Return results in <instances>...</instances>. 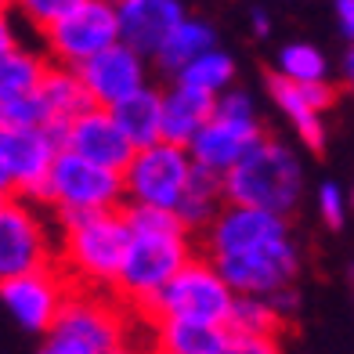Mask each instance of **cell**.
<instances>
[{
  "label": "cell",
  "instance_id": "2",
  "mask_svg": "<svg viewBox=\"0 0 354 354\" xmlns=\"http://www.w3.org/2000/svg\"><path fill=\"white\" fill-rule=\"evenodd\" d=\"M127 221H131V246L112 293L127 308L152 315V304L163 293V286L192 261L188 224L174 210L145 203H127Z\"/></svg>",
  "mask_w": 354,
  "mask_h": 354
},
{
  "label": "cell",
  "instance_id": "30",
  "mask_svg": "<svg viewBox=\"0 0 354 354\" xmlns=\"http://www.w3.org/2000/svg\"><path fill=\"white\" fill-rule=\"evenodd\" d=\"M318 214L329 228H340L344 217H347V192L336 185V181H326L318 188Z\"/></svg>",
  "mask_w": 354,
  "mask_h": 354
},
{
  "label": "cell",
  "instance_id": "11",
  "mask_svg": "<svg viewBox=\"0 0 354 354\" xmlns=\"http://www.w3.org/2000/svg\"><path fill=\"white\" fill-rule=\"evenodd\" d=\"M0 149H4L11 192L26 199H44L47 177H51V167L62 152V127H8V131H0Z\"/></svg>",
  "mask_w": 354,
  "mask_h": 354
},
{
  "label": "cell",
  "instance_id": "22",
  "mask_svg": "<svg viewBox=\"0 0 354 354\" xmlns=\"http://www.w3.org/2000/svg\"><path fill=\"white\" fill-rule=\"evenodd\" d=\"M210 47H217V37H214V26L203 22V19H185L174 26V33L163 40V47L156 51V66L177 76L192 58H199L203 51H210Z\"/></svg>",
  "mask_w": 354,
  "mask_h": 354
},
{
  "label": "cell",
  "instance_id": "35",
  "mask_svg": "<svg viewBox=\"0 0 354 354\" xmlns=\"http://www.w3.org/2000/svg\"><path fill=\"white\" fill-rule=\"evenodd\" d=\"M11 47H15V26L8 19V11H0V55L11 51Z\"/></svg>",
  "mask_w": 354,
  "mask_h": 354
},
{
  "label": "cell",
  "instance_id": "10",
  "mask_svg": "<svg viewBox=\"0 0 354 354\" xmlns=\"http://www.w3.org/2000/svg\"><path fill=\"white\" fill-rule=\"evenodd\" d=\"M69 297H73V279L55 264L0 282V304L26 333H51Z\"/></svg>",
  "mask_w": 354,
  "mask_h": 354
},
{
  "label": "cell",
  "instance_id": "20",
  "mask_svg": "<svg viewBox=\"0 0 354 354\" xmlns=\"http://www.w3.org/2000/svg\"><path fill=\"white\" fill-rule=\"evenodd\" d=\"M37 98L44 105V116L51 127H66L73 116H80L84 109H91V94H87V84L84 76H80V69L73 66H62V62H55V66H47L40 87H37Z\"/></svg>",
  "mask_w": 354,
  "mask_h": 354
},
{
  "label": "cell",
  "instance_id": "23",
  "mask_svg": "<svg viewBox=\"0 0 354 354\" xmlns=\"http://www.w3.org/2000/svg\"><path fill=\"white\" fill-rule=\"evenodd\" d=\"M224 203H228L224 199V174L196 163L188 192H185L181 206H177V217H181L188 228H203V224H210L224 210Z\"/></svg>",
  "mask_w": 354,
  "mask_h": 354
},
{
  "label": "cell",
  "instance_id": "37",
  "mask_svg": "<svg viewBox=\"0 0 354 354\" xmlns=\"http://www.w3.org/2000/svg\"><path fill=\"white\" fill-rule=\"evenodd\" d=\"M98 354H145V351L134 347V344H116V347H105V351H98Z\"/></svg>",
  "mask_w": 354,
  "mask_h": 354
},
{
  "label": "cell",
  "instance_id": "36",
  "mask_svg": "<svg viewBox=\"0 0 354 354\" xmlns=\"http://www.w3.org/2000/svg\"><path fill=\"white\" fill-rule=\"evenodd\" d=\"M344 80L354 87V40H351V47H347V55H344Z\"/></svg>",
  "mask_w": 354,
  "mask_h": 354
},
{
  "label": "cell",
  "instance_id": "18",
  "mask_svg": "<svg viewBox=\"0 0 354 354\" xmlns=\"http://www.w3.org/2000/svg\"><path fill=\"white\" fill-rule=\"evenodd\" d=\"M214 109H217V94H206L174 80V87L163 91V138L188 145L206 127V120L214 116Z\"/></svg>",
  "mask_w": 354,
  "mask_h": 354
},
{
  "label": "cell",
  "instance_id": "12",
  "mask_svg": "<svg viewBox=\"0 0 354 354\" xmlns=\"http://www.w3.org/2000/svg\"><path fill=\"white\" fill-rule=\"evenodd\" d=\"M55 264V246L47 224L33 210V203L11 199L0 210V282Z\"/></svg>",
  "mask_w": 354,
  "mask_h": 354
},
{
  "label": "cell",
  "instance_id": "40",
  "mask_svg": "<svg viewBox=\"0 0 354 354\" xmlns=\"http://www.w3.org/2000/svg\"><path fill=\"white\" fill-rule=\"evenodd\" d=\"M11 4H15V0H0V11H8Z\"/></svg>",
  "mask_w": 354,
  "mask_h": 354
},
{
  "label": "cell",
  "instance_id": "26",
  "mask_svg": "<svg viewBox=\"0 0 354 354\" xmlns=\"http://www.w3.org/2000/svg\"><path fill=\"white\" fill-rule=\"evenodd\" d=\"M174 80H181V84L196 87V91H206V94H224L235 84V58L228 51H221V47H210L199 58H192Z\"/></svg>",
  "mask_w": 354,
  "mask_h": 354
},
{
  "label": "cell",
  "instance_id": "41",
  "mask_svg": "<svg viewBox=\"0 0 354 354\" xmlns=\"http://www.w3.org/2000/svg\"><path fill=\"white\" fill-rule=\"evenodd\" d=\"M351 199H354V185H351Z\"/></svg>",
  "mask_w": 354,
  "mask_h": 354
},
{
  "label": "cell",
  "instance_id": "13",
  "mask_svg": "<svg viewBox=\"0 0 354 354\" xmlns=\"http://www.w3.org/2000/svg\"><path fill=\"white\" fill-rule=\"evenodd\" d=\"M80 76L87 84V94L94 105H120L123 98H131L134 91H141L149 84V66H145V55L138 47L116 40L112 47L98 51L94 58H87L84 66H76Z\"/></svg>",
  "mask_w": 354,
  "mask_h": 354
},
{
  "label": "cell",
  "instance_id": "9",
  "mask_svg": "<svg viewBox=\"0 0 354 354\" xmlns=\"http://www.w3.org/2000/svg\"><path fill=\"white\" fill-rule=\"evenodd\" d=\"M120 40V15L116 0H84L69 15H62L55 26L44 29V44L62 66H84L87 58L112 47Z\"/></svg>",
  "mask_w": 354,
  "mask_h": 354
},
{
  "label": "cell",
  "instance_id": "6",
  "mask_svg": "<svg viewBox=\"0 0 354 354\" xmlns=\"http://www.w3.org/2000/svg\"><path fill=\"white\" fill-rule=\"evenodd\" d=\"M264 138L257 123V105L246 91H224L217 94V109L206 120V127L188 141V152L199 167H210L217 174H228L257 141Z\"/></svg>",
  "mask_w": 354,
  "mask_h": 354
},
{
  "label": "cell",
  "instance_id": "34",
  "mask_svg": "<svg viewBox=\"0 0 354 354\" xmlns=\"http://www.w3.org/2000/svg\"><path fill=\"white\" fill-rule=\"evenodd\" d=\"M250 29H253V37H268L271 19H268L264 8H253V11H250Z\"/></svg>",
  "mask_w": 354,
  "mask_h": 354
},
{
  "label": "cell",
  "instance_id": "3",
  "mask_svg": "<svg viewBox=\"0 0 354 354\" xmlns=\"http://www.w3.org/2000/svg\"><path fill=\"white\" fill-rule=\"evenodd\" d=\"M62 243L58 261L73 286L84 289H116L120 271L131 246V221L127 210H94L58 217Z\"/></svg>",
  "mask_w": 354,
  "mask_h": 354
},
{
  "label": "cell",
  "instance_id": "17",
  "mask_svg": "<svg viewBox=\"0 0 354 354\" xmlns=\"http://www.w3.org/2000/svg\"><path fill=\"white\" fill-rule=\"evenodd\" d=\"M120 40L138 47L145 58H156L174 26L185 19L181 0H116Z\"/></svg>",
  "mask_w": 354,
  "mask_h": 354
},
{
  "label": "cell",
  "instance_id": "29",
  "mask_svg": "<svg viewBox=\"0 0 354 354\" xmlns=\"http://www.w3.org/2000/svg\"><path fill=\"white\" fill-rule=\"evenodd\" d=\"M84 0H15V8H19V15L29 22V26H37L40 33L47 26H55L62 15H69L73 8H80Z\"/></svg>",
  "mask_w": 354,
  "mask_h": 354
},
{
  "label": "cell",
  "instance_id": "28",
  "mask_svg": "<svg viewBox=\"0 0 354 354\" xmlns=\"http://www.w3.org/2000/svg\"><path fill=\"white\" fill-rule=\"evenodd\" d=\"M47 123L44 105L37 94H19V98H0V131L8 127H37Z\"/></svg>",
  "mask_w": 354,
  "mask_h": 354
},
{
  "label": "cell",
  "instance_id": "15",
  "mask_svg": "<svg viewBox=\"0 0 354 354\" xmlns=\"http://www.w3.org/2000/svg\"><path fill=\"white\" fill-rule=\"evenodd\" d=\"M51 333L73 336V340L87 344L91 351H105V347L127 344L123 311L109 297H98L94 289H84V286L73 289V297H69L66 308H62Z\"/></svg>",
  "mask_w": 354,
  "mask_h": 354
},
{
  "label": "cell",
  "instance_id": "27",
  "mask_svg": "<svg viewBox=\"0 0 354 354\" xmlns=\"http://www.w3.org/2000/svg\"><path fill=\"white\" fill-rule=\"evenodd\" d=\"M275 73L297 84H322L329 80V58L315 44H286L275 58Z\"/></svg>",
  "mask_w": 354,
  "mask_h": 354
},
{
  "label": "cell",
  "instance_id": "42",
  "mask_svg": "<svg viewBox=\"0 0 354 354\" xmlns=\"http://www.w3.org/2000/svg\"><path fill=\"white\" fill-rule=\"evenodd\" d=\"M156 354H159V351H156Z\"/></svg>",
  "mask_w": 354,
  "mask_h": 354
},
{
  "label": "cell",
  "instance_id": "25",
  "mask_svg": "<svg viewBox=\"0 0 354 354\" xmlns=\"http://www.w3.org/2000/svg\"><path fill=\"white\" fill-rule=\"evenodd\" d=\"M286 315L275 308L271 297H253V293H239L232 304L228 326L232 333H246V336H279Z\"/></svg>",
  "mask_w": 354,
  "mask_h": 354
},
{
  "label": "cell",
  "instance_id": "4",
  "mask_svg": "<svg viewBox=\"0 0 354 354\" xmlns=\"http://www.w3.org/2000/svg\"><path fill=\"white\" fill-rule=\"evenodd\" d=\"M304 167L286 141L261 138L239 163L224 174V199L289 214L300 203Z\"/></svg>",
  "mask_w": 354,
  "mask_h": 354
},
{
  "label": "cell",
  "instance_id": "33",
  "mask_svg": "<svg viewBox=\"0 0 354 354\" xmlns=\"http://www.w3.org/2000/svg\"><path fill=\"white\" fill-rule=\"evenodd\" d=\"M333 15H336V26L347 40H354V0H333Z\"/></svg>",
  "mask_w": 354,
  "mask_h": 354
},
{
  "label": "cell",
  "instance_id": "32",
  "mask_svg": "<svg viewBox=\"0 0 354 354\" xmlns=\"http://www.w3.org/2000/svg\"><path fill=\"white\" fill-rule=\"evenodd\" d=\"M37 354H98V351H91L87 344H80L73 340V336H62V333H51V340H47Z\"/></svg>",
  "mask_w": 354,
  "mask_h": 354
},
{
  "label": "cell",
  "instance_id": "39",
  "mask_svg": "<svg viewBox=\"0 0 354 354\" xmlns=\"http://www.w3.org/2000/svg\"><path fill=\"white\" fill-rule=\"evenodd\" d=\"M8 203H11V188H4V185H0V210H4Z\"/></svg>",
  "mask_w": 354,
  "mask_h": 354
},
{
  "label": "cell",
  "instance_id": "31",
  "mask_svg": "<svg viewBox=\"0 0 354 354\" xmlns=\"http://www.w3.org/2000/svg\"><path fill=\"white\" fill-rule=\"evenodd\" d=\"M232 333V329H228ZM224 354H279L275 336H246V333H232Z\"/></svg>",
  "mask_w": 354,
  "mask_h": 354
},
{
  "label": "cell",
  "instance_id": "1",
  "mask_svg": "<svg viewBox=\"0 0 354 354\" xmlns=\"http://www.w3.org/2000/svg\"><path fill=\"white\" fill-rule=\"evenodd\" d=\"M206 250L235 293L271 297L293 286L300 253L289 239L286 214L261 206L224 203V210L206 224Z\"/></svg>",
  "mask_w": 354,
  "mask_h": 354
},
{
  "label": "cell",
  "instance_id": "7",
  "mask_svg": "<svg viewBox=\"0 0 354 354\" xmlns=\"http://www.w3.org/2000/svg\"><path fill=\"white\" fill-rule=\"evenodd\" d=\"M196 159H192L188 145H177L159 138L152 145L134 152V159L123 170V185H127V203H145V206H163L174 210L181 206Z\"/></svg>",
  "mask_w": 354,
  "mask_h": 354
},
{
  "label": "cell",
  "instance_id": "16",
  "mask_svg": "<svg viewBox=\"0 0 354 354\" xmlns=\"http://www.w3.org/2000/svg\"><path fill=\"white\" fill-rule=\"evenodd\" d=\"M268 94H271V102L279 105L282 116L293 123L297 138L308 145V149H322V145H326L322 112L333 105L329 80H322V84H297V80H286V76L275 73L268 80Z\"/></svg>",
  "mask_w": 354,
  "mask_h": 354
},
{
  "label": "cell",
  "instance_id": "8",
  "mask_svg": "<svg viewBox=\"0 0 354 354\" xmlns=\"http://www.w3.org/2000/svg\"><path fill=\"white\" fill-rule=\"evenodd\" d=\"M235 286L224 279L214 257H192L163 286L152 304V318H203V322H228L235 304Z\"/></svg>",
  "mask_w": 354,
  "mask_h": 354
},
{
  "label": "cell",
  "instance_id": "38",
  "mask_svg": "<svg viewBox=\"0 0 354 354\" xmlns=\"http://www.w3.org/2000/svg\"><path fill=\"white\" fill-rule=\"evenodd\" d=\"M0 185L11 188V177H8V163H4V149H0Z\"/></svg>",
  "mask_w": 354,
  "mask_h": 354
},
{
  "label": "cell",
  "instance_id": "5",
  "mask_svg": "<svg viewBox=\"0 0 354 354\" xmlns=\"http://www.w3.org/2000/svg\"><path fill=\"white\" fill-rule=\"evenodd\" d=\"M127 199L123 170H112L105 163L80 156L73 149H62L51 177H47L44 203H51L58 217L69 214H94V210H120V203Z\"/></svg>",
  "mask_w": 354,
  "mask_h": 354
},
{
  "label": "cell",
  "instance_id": "19",
  "mask_svg": "<svg viewBox=\"0 0 354 354\" xmlns=\"http://www.w3.org/2000/svg\"><path fill=\"white\" fill-rule=\"evenodd\" d=\"M228 326L203 318H156V351L159 354H224Z\"/></svg>",
  "mask_w": 354,
  "mask_h": 354
},
{
  "label": "cell",
  "instance_id": "24",
  "mask_svg": "<svg viewBox=\"0 0 354 354\" xmlns=\"http://www.w3.org/2000/svg\"><path fill=\"white\" fill-rule=\"evenodd\" d=\"M47 73V62L37 51L15 44L0 55V98H19V94H37L40 80Z\"/></svg>",
  "mask_w": 354,
  "mask_h": 354
},
{
  "label": "cell",
  "instance_id": "14",
  "mask_svg": "<svg viewBox=\"0 0 354 354\" xmlns=\"http://www.w3.org/2000/svg\"><path fill=\"white\" fill-rule=\"evenodd\" d=\"M62 149H73V152L94 159V163H105L112 170H127L138 145L127 138L120 120L112 116V109L91 105L62 127Z\"/></svg>",
  "mask_w": 354,
  "mask_h": 354
},
{
  "label": "cell",
  "instance_id": "21",
  "mask_svg": "<svg viewBox=\"0 0 354 354\" xmlns=\"http://www.w3.org/2000/svg\"><path fill=\"white\" fill-rule=\"evenodd\" d=\"M112 116L120 120V127L127 131L138 149L152 145L163 138V91H156L145 84L141 91H134L131 98H123L120 105H112Z\"/></svg>",
  "mask_w": 354,
  "mask_h": 354
}]
</instances>
